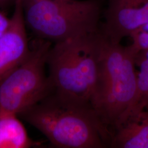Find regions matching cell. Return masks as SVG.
<instances>
[{
  "mask_svg": "<svg viewBox=\"0 0 148 148\" xmlns=\"http://www.w3.org/2000/svg\"><path fill=\"white\" fill-rule=\"evenodd\" d=\"M148 23V0H110L99 32L108 41L118 44Z\"/></svg>",
  "mask_w": 148,
  "mask_h": 148,
  "instance_id": "8992f818",
  "label": "cell"
},
{
  "mask_svg": "<svg viewBox=\"0 0 148 148\" xmlns=\"http://www.w3.org/2000/svg\"><path fill=\"white\" fill-rule=\"evenodd\" d=\"M16 115L0 116V148H28L40 146L32 140Z\"/></svg>",
  "mask_w": 148,
  "mask_h": 148,
  "instance_id": "9c48e42d",
  "label": "cell"
},
{
  "mask_svg": "<svg viewBox=\"0 0 148 148\" xmlns=\"http://www.w3.org/2000/svg\"><path fill=\"white\" fill-rule=\"evenodd\" d=\"M130 36L132 40L131 46L138 53L148 49V32L139 28L132 32Z\"/></svg>",
  "mask_w": 148,
  "mask_h": 148,
  "instance_id": "8fae6325",
  "label": "cell"
},
{
  "mask_svg": "<svg viewBox=\"0 0 148 148\" xmlns=\"http://www.w3.org/2000/svg\"><path fill=\"white\" fill-rule=\"evenodd\" d=\"M136 65L139 68V71L137 73L136 95L129 109L117 123L131 114L148 108V49L138 53L136 58Z\"/></svg>",
  "mask_w": 148,
  "mask_h": 148,
  "instance_id": "30bf717a",
  "label": "cell"
},
{
  "mask_svg": "<svg viewBox=\"0 0 148 148\" xmlns=\"http://www.w3.org/2000/svg\"><path fill=\"white\" fill-rule=\"evenodd\" d=\"M110 147L148 148V111L128 115L112 130Z\"/></svg>",
  "mask_w": 148,
  "mask_h": 148,
  "instance_id": "ba28073f",
  "label": "cell"
},
{
  "mask_svg": "<svg viewBox=\"0 0 148 148\" xmlns=\"http://www.w3.org/2000/svg\"><path fill=\"white\" fill-rule=\"evenodd\" d=\"M10 0H0V5H3L6 2H8Z\"/></svg>",
  "mask_w": 148,
  "mask_h": 148,
  "instance_id": "5bb4252c",
  "label": "cell"
},
{
  "mask_svg": "<svg viewBox=\"0 0 148 148\" xmlns=\"http://www.w3.org/2000/svg\"><path fill=\"white\" fill-rule=\"evenodd\" d=\"M103 40L99 31L59 41L51 47L47 63L55 93L95 110Z\"/></svg>",
  "mask_w": 148,
  "mask_h": 148,
  "instance_id": "7a4b0ae2",
  "label": "cell"
},
{
  "mask_svg": "<svg viewBox=\"0 0 148 148\" xmlns=\"http://www.w3.org/2000/svg\"><path fill=\"white\" fill-rule=\"evenodd\" d=\"M51 44L39 38L32 46L27 58L0 80V116L19 115L53 92L46 73Z\"/></svg>",
  "mask_w": 148,
  "mask_h": 148,
  "instance_id": "5b68a950",
  "label": "cell"
},
{
  "mask_svg": "<svg viewBox=\"0 0 148 148\" xmlns=\"http://www.w3.org/2000/svg\"><path fill=\"white\" fill-rule=\"evenodd\" d=\"M23 0H16L10 23L0 37V80L19 66L29 56Z\"/></svg>",
  "mask_w": 148,
  "mask_h": 148,
  "instance_id": "52a82bcc",
  "label": "cell"
},
{
  "mask_svg": "<svg viewBox=\"0 0 148 148\" xmlns=\"http://www.w3.org/2000/svg\"><path fill=\"white\" fill-rule=\"evenodd\" d=\"M23 10L26 25L51 42L99 31L97 0H23Z\"/></svg>",
  "mask_w": 148,
  "mask_h": 148,
  "instance_id": "277c9868",
  "label": "cell"
},
{
  "mask_svg": "<svg viewBox=\"0 0 148 148\" xmlns=\"http://www.w3.org/2000/svg\"><path fill=\"white\" fill-rule=\"evenodd\" d=\"M10 23V19H8L5 14L0 12V37L5 32Z\"/></svg>",
  "mask_w": 148,
  "mask_h": 148,
  "instance_id": "7c38bea8",
  "label": "cell"
},
{
  "mask_svg": "<svg viewBox=\"0 0 148 148\" xmlns=\"http://www.w3.org/2000/svg\"><path fill=\"white\" fill-rule=\"evenodd\" d=\"M103 38L95 110L112 132L135 99L137 91L136 58L138 53L131 45L123 47Z\"/></svg>",
  "mask_w": 148,
  "mask_h": 148,
  "instance_id": "3957f363",
  "label": "cell"
},
{
  "mask_svg": "<svg viewBox=\"0 0 148 148\" xmlns=\"http://www.w3.org/2000/svg\"><path fill=\"white\" fill-rule=\"evenodd\" d=\"M140 28L148 32V24H145V25H144V26L142 27H140Z\"/></svg>",
  "mask_w": 148,
  "mask_h": 148,
  "instance_id": "4fadbf2b",
  "label": "cell"
},
{
  "mask_svg": "<svg viewBox=\"0 0 148 148\" xmlns=\"http://www.w3.org/2000/svg\"><path fill=\"white\" fill-rule=\"evenodd\" d=\"M19 115L56 148L110 147L112 133L95 110L54 92Z\"/></svg>",
  "mask_w": 148,
  "mask_h": 148,
  "instance_id": "6da1fadb",
  "label": "cell"
}]
</instances>
